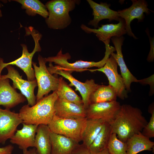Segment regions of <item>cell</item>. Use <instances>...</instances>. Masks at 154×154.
<instances>
[{
	"label": "cell",
	"instance_id": "32",
	"mask_svg": "<svg viewBox=\"0 0 154 154\" xmlns=\"http://www.w3.org/2000/svg\"><path fill=\"white\" fill-rule=\"evenodd\" d=\"M149 38L150 44V49L147 60L148 62H153L154 59V38L149 37Z\"/></svg>",
	"mask_w": 154,
	"mask_h": 154
},
{
	"label": "cell",
	"instance_id": "22",
	"mask_svg": "<svg viewBox=\"0 0 154 154\" xmlns=\"http://www.w3.org/2000/svg\"><path fill=\"white\" fill-rule=\"evenodd\" d=\"M51 132L48 125L40 124L38 126L34 147L36 149V154H51Z\"/></svg>",
	"mask_w": 154,
	"mask_h": 154
},
{
	"label": "cell",
	"instance_id": "20",
	"mask_svg": "<svg viewBox=\"0 0 154 154\" xmlns=\"http://www.w3.org/2000/svg\"><path fill=\"white\" fill-rule=\"evenodd\" d=\"M125 143L127 154H137L143 151H151L154 149V142L141 132L134 135Z\"/></svg>",
	"mask_w": 154,
	"mask_h": 154
},
{
	"label": "cell",
	"instance_id": "37",
	"mask_svg": "<svg viewBox=\"0 0 154 154\" xmlns=\"http://www.w3.org/2000/svg\"><path fill=\"white\" fill-rule=\"evenodd\" d=\"M0 58H1L0 57Z\"/></svg>",
	"mask_w": 154,
	"mask_h": 154
},
{
	"label": "cell",
	"instance_id": "27",
	"mask_svg": "<svg viewBox=\"0 0 154 154\" xmlns=\"http://www.w3.org/2000/svg\"><path fill=\"white\" fill-rule=\"evenodd\" d=\"M58 98L79 105H83L82 99L71 88L62 77L59 78V83L56 90Z\"/></svg>",
	"mask_w": 154,
	"mask_h": 154
},
{
	"label": "cell",
	"instance_id": "36",
	"mask_svg": "<svg viewBox=\"0 0 154 154\" xmlns=\"http://www.w3.org/2000/svg\"><path fill=\"white\" fill-rule=\"evenodd\" d=\"M2 6V4L0 2V18L2 16V12L1 10V8Z\"/></svg>",
	"mask_w": 154,
	"mask_h": 154
},
{
	"label": "cell",
	"instance_id": "25",
	"mask_svg": "<svg viewBox=\"0 0 154 154\" xmlns=\"http://www.w3.org/2000/svg\"><path fill=\"white\" fill-rule=\"evenodd\" d=\"M117 97L114 88L109 85H100L91 94L90 104L116 101Z\"/></svg>",
	"mask_w": 154,
	"mask_h": 154
},
{
	"label": "cell",
	"instance_id": "6",
	"mask_svg": "<svg viewBox=\"0 0 154 154\" xmlns=\"http://www.w3.org/2000/svg\"><path fill=\"white\" fill-rule=\"evenodd\" d=\"M87 119L62 118L55 115L48 125L52 132L64 135L79 143L82 141Z\"/></svg>",
	"mask_w": 154,
	"mask_h": 154
},
{
	"label": "cell",
	"instance_id": "21",
	"mask_svg": "<svg viewBox=\"0 0 154 154\" xmlns=\"http://www.w3.org/2000/svg\"><path fill=\"white\" fill-rule=\"evenodd\" d=\"M51 154H71L75 147L79 143L64 135L51 132Z\"/></svg>",
	"mask_w": 154,
	"mask_h": 154
},
{
	"label": "cell",
	"instance_id": "14",
	"mask_svg": "<svg viewBox=\"0 0 154 154\" xmlns=\"http://www.w3.org/2000/svg\"><path fill=\"white\" fill-rule=\"evenodd\" d=\"M23 123L19 113L0 108V144H4L15 134L18 126Z\"/></svg>",
	"mask_w": 154,
	"mask_h": 154
},
{
	"label": "cell",
	"instance_id": "24",
	"mask_svg": "<svg viewBox=\"0 0 154 154\" xmlns=\"http://www.w3.org/2000/svg\"><path fill=\"white\" fill-rule=\"evenodd\" d=\"M105 122L101 119H87L82 135V143L89 147Z\"/></svg>",
	"mask_w": 154,
	"mask_h": 154
},
{
	"label": "cell",
	"instance_id": "19",
	"mask_svg": "<svg viewBox=\"0 0 154 154\" xmlns=\"http://www.w3.org/2000/svg\"><path fill=\"white\" fill-rule=\"evenodd\" d=\"M23 127L17 130L14 135L10 139V142L17 145L23 151L30 147H34L35 136L38 126L23 123Z\"/></svg>",
	"mask_w": 154,
	"mask_h": 154
},
{
	"label": "cell",
	"instance_id": "11",
	"mask_svg": "<svg viewBox=\"0 0 154 154\" xmlns=\"http://www.w3.org/2000/svg\"><path fill=\"white\" fill-rule=\"evenodd\" d=\"M121 106L116 100L90 104L86 109V117L101 119L110 124L115 119Z\"/></svg>",
	"mask_w": 154,
	"mask_h": 154
},
{
	"label": "cell",
	"instance_id": "8",
	"mask_svg": "<svg viewBox=\"0 0 154 154\" xmlns=\"http://www.w3.org/2000/svg\"><path fill=\"white\" fill-rule=\"evenodd\" d=\"M47 69L51 74H55L62 76L70 81V85L75 87L82 96L83 105L86 109L90 104V98L91 94L100 85L95 83L93 79L87 80L85 82L78 81L70 72L56 68L52 63H49Z\"/></svg>",
	"mask_w": 154,
	"mask_h": 154
},
{
	"label": "cell",
	"instance_id": "29",
	"mask_svg": "<svg viewBox=\"0 0 154 154\" xmlns=\"http://www.w3.org/2000/svg\"><path fill=\"white\" fill-rule=\"evenodd\" d=\"M148 111L151 114L149 121L147 122L141 131L145 136L149 138L154 137V102L149 107Z\"/></svg>",
	"mask_w": 154,
	"mask_h": 154
},
{
	"label": "cell",
	"instance_id": "9",
	"mask_svg": "<svg viewBox=\"0 0 154 154\" xmlns=\"http://www.w3.org/2000/svg\"><path fill=\"white\" fill-rule=\"evenodd\" d=\"M5 68L8 73L6 75H1L0 78L11 80L13 82V87L20 91L21 94L27 100L28 104L31 106L35 104L36 98L34 91L35 88L37 86L36 79L32 81L25 80L22 78L18 71L11 65H8Z\"/></svg>",
	"mask_w": 154,
	"mask_h": 154
},
{
	"label": "cell",
	"instance_id": "13",
	"mask_svg": "<svg viewBox=\"0 0 154 154\" xmlns=\"http://www.w3.org/2000/svg\"><path fill=\"white\" fill-rule=\"evenodd\" d=\"M81 29L87 33L95 34L99 40L105 44H109L110 39L113 37H119L126 34L124 20L120 18L117 24L102 25L98 29H92L82 24Z\"/></svg>",
	"mask_w": 154,
	"mask_h": 154
},
{
	"label": "cell",
	"instance_id": "34",
	"mask_svg": "<svg viewBox=\"0 0 154 154\" xmlns=\"http://www.w3.org/2000/svg\"><path fill=\"white\" fill-rule=\"evenodd\" d=\"M23 154H36V149L33 147L29 150L23 151Z\"/></svg>",
	"mask_w": 154,
	"mask_h": 154
},
{
	"label": "cell",
	"instance_id": "12",
	"mask_svg": "<svg viewBox=\"0 0 154 154\" xmlns=\"http://www.w3.org/2000/svg\"><path fill=\"white\" fill-rule=\"evenodd\" d=\"M132 4L129 8L118 11L119 17L125 21V29L127 35L134 38H137L132 31L130 26L131 21L135 19L138 22L142 21L144 18V13L148 14L150 12L147 2L144 0H131Z\"/></svg>",
	"mask_w": 154,
	"mask_h": 154
},
{
	"label": "cell",
	"instance_id": "23",
	"mask_svg": "<svg viewBox=\"0 0 154 154\" xmlns=\"http://www.w3.org/2000/svg\"><path fill=\"white\" fill-rule=\"evenodd\" d=\"M112 134L110 124L105 122L93 142L89 147L93 154H99L107 149Z\"/></svg>",
	"mask_w": 154,
	"mask_h": 154
},
{
	"label": "cell",
	"instance_id": "3",
	"mask_svg": "<svg viewBox=\"0 0 154 154\" xmlns=\"http://www.w3.org/2000/svg\"><path fill=\"white\" fill-rule=\"evenodd\" d=\"M80 2L75 0H52L47 2L45 5L48 15L45 22L48 27L62 29L67 27L71 22L69 12Z\"/></svg>",
	"mask_w": 154,
	"mask_h": 154
},
{
	"label": "cell",
	"instance_id": "28",
	"mask_svg": "<svg viewBox=\"0 0 154 154\" xmlns=\"http://www.w3.org/2000/svg\"><path fill=\"white\" fill-rule=\"evenodd\" d=\"M107 149L110 154H127L125 143L119 139L114 133L111 135Z\"/></svg>",
	"mask_w": 154,
	"mask_h": 154
},
{
	"label": "cell",
	"instance_id": "35",
	"mask_svg": "<svg viewBox=\"0 0 154 154\" xmlns=\"http://www.w3.org/2000/svg\"><path fill=\"white\" fill-rule=\"evenodd\" d=\"M99 154H110L108 150L107 149H106L104 151H103L102 152H101Z\"/></svg>",
	"mask_w": 154,
	"mask_h": 154
},
{
	"label": "cell",
	"instance_id": "15",
	"mask_svg": "<svg viewBox=\"0 0 154 154\" xmlns=\"http://www.w3.org/2000/svg\"><path fill=\"white\" fill-rule=\"evenodd\" d=\"M111 39L116 51V53L112 52L111 55L114 58L117 65L119 67L121 75L123 78L126 90L127 92H130L131 83L138 82V80L131 73L124 61L121 49L124 38L121 36L113 37Z\"/></svg>",
	"mask_w": 154,
	"mask_h": 154
},
{
	"label": "cell",
	"instance_id": "5",
	"mask_svg": "<svg viewBox=\"0 0 154 154\" xmlns=\"http://www.w3.org/2000/svg\"><path fill=\"white\" fill-rule=\"evenodd\" d=\"M28 29V31L31 35L34 40L35 46L32 52H29L27 45L22 44H21L22 48V53L21 56L16 60L8 63L4 62L3 60L0 59V77L2 70L9 65H15L20 68L25 74L27 80L32 81L35 79L34 69L33 68L32 58L35 54L37 52H40L41 48L39 41L42 37V35L35 31L32 27Z\"/></svg>",
	"mask_w": 154,
	"mask_h": 154
},
{
	"label": "cell",
	"instance_id": "7",
	"mask_svg": "<svg viewBox=\"0 0 154 154\" xmlns=\"http://www.w3.org/2000/svg\"><path fill=\"white\" fill-rule=\"evenodd\" d=\"M38 59L39 66L37 63L33 62L38 90L36 96V102L42 99L44 95H48L51 91H56L59 83V78L56 74L52 75L46 67L45 58L39 55Z\"/></svg>",
	"mask_w": 154,
	"mask_h": 154
},
{
	"label": "cell",
	"instance_id": "33",
	"mask_svg": "<svg viewBox=\"0 0 154 154\" xmlns=\"http://www.w3.org/2000/svg\"><path fill=\"white\" fill-rule=\"evenodd\" d=\"M13 149L14 147L11 144L0 147V154H12Z\"/></svg>",
	"mask_w": 154,
	"mask_h": 154
},
{
	"label": "cell",
	"instance_id": "4",
	"mask_svg": "<svg viewBox=\"0 0 154 154\" xmlns=\"http://www.w3.org/2000/svg\"><path fill=\"white\" fill-rule=\"evenodd\" d=\"M106 51L103 58L98 62L84 61L79 60L74 63H69L68 60L71 58L68 53L64 54L62 53L61 49L55 56H50L45 58L46 62H54L57 65L56 68L68 71L70 73L74 72H81L88 70V68L95 67L98 68L103 67L109 58L111 54L116 51L114 47L110 46V44H105Z\"/></svg>",
	"mask_w": 154,
	"mask_h": 154
},
{
	"label": "cell",
	"instance_id": "16",
	"mask_svg": "<svg viewBox=\"0 0 154 154\" xmlns=\"http://www.w3.org/2000/svg\"><path fill=\"white\" fill-rule=\"evenodd\" d=\"M9 82V79L0 78V105L8 110L27 100L23 95L11 86Z\"/></svg>",
	"mask_w": 154,
	"mask_h": 154
},
{
	"label": "cell",
	"instance_id": "26",
	"mask_svg": "<svg viewBox=\"0 0 154 154\" xmlns=\"http://www.w3.org/2000/svg\"><path fill=\"white\" fill-rule=\"evenodd\" d=\"M20 4L22 9L25 10L28 15L33 16L38 14L46 18L48 13L45 5L38 0H14Z\"/></svg>",
	"mask_w": 154,
	"mask_h": 154
},
{
	"label": "cell",
	"instance_id": "10",
	"mask_svg": "<svg viewBox=\"0 0 154 154\" xmlns=\"http://www.w3.org/2000/svg\"><path fill=\"white\" fill-rule=\"evenodd\" d=\"M117 66L115 60L110 55L103 67L88 70L92 72L98 71L104 73L108 78L109 85L115 89L117 97L124 100L128 97V92L126 89L122 76L118 73Z\"/></svg>",
	"mask_w": 154,
	"mask_h": 154
},
{
	"label": "cell",
	"instance_id": "31",
	"mask_svg": "<svg viewBox=\"0 0 154 154\" xmlns=\"http://www.w3.org/2000/svg\"><path fill=\"white\" fill-rule=\"evenodd\" d=\"M71 154H93L89 147L82 143H78L74 148Z\"/></svg>",
	"mask_w": 154,
	"mask_h": 154
},
{
	"label": "cell",
	"instance_id": "2",
	"mask_svg": "<svg viewBox=\"0 0 154 154\" xmlns=\"http://www.w3.org/2000/svg\"><path fill=\"white\" fill-rule=\"evenodd\" d=\"M58 98L55 91L43 97L32 106L28 104L23 106L19 113L23 123L37 126L48 125L55 115L54 105Z\"/></svg>",
	"mask_w": 154,
	"mask_h": 154
},
{
	"label": "cell",
	"instance_id": "1",
	"mask_svg": "<svg viewBox=\"0 0 154 154\" xmlns=\"http://www.w3.org/2000/svg\"><path fill=\"white\" fill-rule=\"evenodd\" d=\"M147 122L139 109L123 104L110 124L112 133L116 134L118 138L125 143L134 135L141 132Z\"/></svg>",
	"mask_w": 154,
	"mask_h": 154
},
{
	"label": "cell",
	"instance_id": "30",
	"mask_svg": "<svg viewBox=\"0 0 154 154\" xmlns=\"http://www.w3.org/2000/svg\"><path fill=\"white\" fill-rule=\"evenodd\" d=\"M154 75L146 78L138 80V82L142 84H149L150 86L149 95L152 96L154 93Z\"/></svg>",
	"mask_w": 154,
	"mask_h": 154
},
{
	"label": "cell",
	"instance_id": "18",
	"mask_svg": "<svg viewBox=\"0 0 154 154\" xmlns=\"http://www.w3.org/2000/svg\"><path fill=\"white\" fill-rule=\"evenodd\" d=\"M93 10V19L90 21L88 25L93 26L97 29L99 22L104 19H108L109 21L113 20L119 21L120 19L118 11L111 9L110 5L106 3H98L92 0H87Z\"/></svg>",
	"mask_w": 154,
	"mask_h": 154
},
{
	"label": "cell",
	"instance_id": "17",
	"mask_svg": "<svg viewBox=\"0 0 154 154\" xmlns=\"http://www.w3.org/2000/svg\"><path fill=\"white\" fill-rule=\"evenodd\" d=\"M55 115L62 118L78 119L86 117L83 105H79L58 98L54 103Z\"/></svg>",
	"mask_w": 154,
	"mask_h": 154
}]
</instances>
